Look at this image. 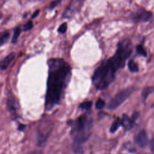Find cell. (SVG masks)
<instances>
[{"instance_id":"11","label":"cell","mask_w":154,"mask_h":154,"mask_svg":"<svg viewBox=\"0 0 154 154\" xmlns=\"http://www.w3.org/2000/svg\"><path fill=\"white\" fill-rule=\"evenodd\" d=\"M7 105L9 109L12 112H15L16 109V102L13 97H10L8 99Z\"/></svg>"},{"instance_id":"8","label":"cell","mask_w":154,"mask_h":154,"mask_svg":"<svg viewBox=\"0 0 154 154\" xmlns=\"http://www.w3.org/2000/svg\"><path fill=\"white\" fill-rule=\"evenodd\" d=\"M138 113L137 112H135L132 117V119H130L127 115H123L122 120H120V125H122L124 129L127 131L131 129L134 125V121L138 117Z\"/></svg>"},{"instance_id":"25","label":"cell","mask_w":154,"mask_h":154,"mask_svg":"<svg viewBox=\"0 0 154 154\" xmlns=\"http://www.w3.org/2000/svg\"><path fill=\"white\" fill-rule=\"evenodd\" d=\"M38 13H39V10H37V11H35L33 13V14L32 15V19H34V18L36 17L37 16V15L38 14Z\"/></svg>"},{"instance_id":"12","label":"cell","mask_w":154,"mask_h":154,"mask_svg":"<svg viewBox=\"0 0 154 154\" xmlns=\"http://www.w3.org/2000/svg\"><path fill=\"white\" fill-rule=\"evenodd\" d=\"M153 91V87H147L144 88L143 90L142 93H141V96L143 101H145L147 97V96L152 93Z\"/></svg>"},{"instance_id":"20","label":"cell","mask_w":154,"mask_h":154,"mask_svg":"<svg viewBox=\"0 0 154 154\" xmlns=\"http://www.w3.org/2000/svg\"><path fill=\"white\" fill-rule=\"evenodd\" d=\"M105 104V103L103 100H102V99H99L96 103V108L98 109H100L104 107Z\"/></svg>"},{"instance_id":"17","label":"cell","mask_w":154,"mask_h":154,"mask_svg":"<svg viewBox=\"0 0 154 154\" xmlns=\"http://www.w3.org/2000/svg\"><path fill=\"white\" fill-rule=\"evenodd\" d=\"M120 126V120L119 119L115 120L110 128V129H109L110 132L114 133L117 130V129Z\"/></svg>"},{"instance_id":"10","label":"cell","mask_w":154,"mask_h":154,"mask_svg":"<svg viewBox=\"0 0 154 154\" xmlns=\"http://www.w3.org/2000/svg\"><path fill=\"white\" fill-rule=\"evenodd\" d=\"M15 55L16 54L14 52H11L2 60H0V69L2 70H6L14 59Z\"/></svg>"},{"instance_id":"9","label":"cell","mask_w":154,"mask_h":154,"mask_svg":"<svg viewBox=\"0 0 154 154\" xmlns=\"http://www.w3.org/2000/svg\"><path fill=\"white\" fill-rule=\"evenodd\" d=\"M136 143L141 148H144L147 145L148 137L146 131L142 130L138 132L136 137Z\"/></svg>"},{"instance_id":"22","label":"cell","mask_w":154,"mask_h":154,"mask_svg":"<svg viewBox=\"0 0 154 154\" xmlns=\"http://www.w3.org/2000/svg\"><path fill=\"white\" fill-rule=\"evenodd\" d=\"M67 28V25L66 23H62L60 27L58 29V32L60 33H64Z\"/></svg>"},{"instance_id":"21","label":"cell","mask_w":154,"mask_h":154,"mask_svg":"<svg viewBox=\"0 0 154 154\" xmlns=\"http://www.w3.org/2000/svg\"><path fill=\"white\" fill-rule=\"evenodd\" d=\"M33 27V23L32 21H28L27 23H26L23 26V31H27L30 29H31Z\"/></svg>"},{"instance_id":"1","label":"cell","mask_w":154,"mask_h":154,"mask_svg":"<svg viewBox=\"0 0 154 154\" xmlns=\"http://www.w3.org/2000/svg\"><path fill=\"white\" fill-rule=\"evenodd\" d=\"M49 70L45 108L51 109L61 100L71 77V67L64 60L52 58L48 62Z\"/></svg>"},{"instance_id":"5","label":"cell","mask_w":154,"mask_h":154,"mask_svg":"<svg viewBox=\"0 0 154 154\" xmlns=\"http://www.w3.org/2000/svg\"><path fill=\"white\" fill-rule=\"evenodd\" d=\"M134 90V89L133 87H129L116 94L114 97L110 100L108 106V109L113 110L119 107L130 96Z\"/></svg>"},{"instance_id":"26","label":"cell","mask_w":154,"mask_h":154,"mask_svg":"<svg viewBox=\"0 0 154 154\" xmlns=\"http://www.w3.org/2000/svg\"><path fill=\"white\" fill-rule=\"evenodd\" d=\"M150 144H151V150L152 151H153V139L151 140Z\"/></svg>"},{"instance_id":"7","label":"cell","mask_w":154,"mask_h":154,"mask_svg":"<svg viewBox=\"0 0 154 154\" xmlns=\"http://www.w3.org/2000/svg\"><path fill=\"white\" fill-rule=\"evenodd\" d=\"M84 1V0H72L68 8L63 14L64 17H69V16H71L73 13H75L81 7Z\"/></svg>"},{"instance_id":"13","label":"cell","mask_w":154,"mask_h":154,"mask_svg":"<svg viewBox=\"0 0 154 154\" xmlns=\"http://www.w3.org/2000/svg\"><path fill=\"white\" fill-rule=\"evenodd\" d=\"M10 34L9 32L7 31H5L0 36V47L1 46L4 45V44H5L8 42V40L10 38Z\"/></svg>"},{"instance_id":"18","label":"cell","mask_w":154,"mask_h":154,"mask_svg":"<svg viewBox=\"0 0 154 154\" xmlns=\"http://www.w3.org/2000/svg\"><path fill=\"white\" fill-rule=\"evenodd\" d=\"M91 105H92V102L91 101H85L80 105L79 107L82 109L89 110V109H90V108L91 107Z\"/></svg>"},{"instance_id":"15","label":"cell","mask_w":154,"mask_h":154,"mask_svg":"<svg viewBox=\"0 0 154 154\" xmlns=\"http://www.w3.org/2000/svg\"><path fill=\"white\" fill-rule=\"evenodd\" d=\"M72 148L73 151L77 154H82L83 153V148L81 144L73 142L72 144Z\"/></svg>"},{"instance_id":"2","label":"cell","mask_w":154,"mask_h":154,"mask_svg":"<svg viewBox=\"0 0 154 154\" xmlns=\"http://www.w3.org/2000/svg\"><path fill=\"white\" fill-rule=\"evenodd\" d=\"M132 51L131 42L129 39L119 42L115 54L108 60L103 61L93 75L92 82L97 89H105L111 84L117 70L124 67Z\"/></svg>"},{"instance_id":"4","label":"cell","mask_w":154,"mask_h":154,"mask_svg":"<svg viewBox=\"0 0 154 154\" xmlns=\"http://www.w3.org/2000/svg\"><path fill=\"white\" fill-rule=\"evenodd\" d=\"M52 129V125L48 120L44 121L39 125L37 131V144L38 146H41L47 140Z\"/></svg>"},{"instance_id":"6","label":"cell","mask_w":154,"mask_h":154,"mask_svg":"<svg viewBox=\"0 0 154 154\" xmlns=\"http://www.w3.org/2000/svg\"><path fill=\"white\" fill-rule=\"evenodd\" d=\"M152 17L150 11H146L143 8H140L131 15L132 19L135 22H147Z\"/></svg>"},{"instance_id":"3","label":"cell","mask_w":154,"mask_h":154,"mask_svg":"<svg viewBox=\"0 0 154 154\" xmlns=\"http://www.w3.org/2000/svg\"><path fill=\"white\" fill-rule=\"evenodd\" d=\"M92 120L87 115L79 117L73 123L72 128V135L74 142L82 144L85 142L90 136Z\"/></svg>"},{"instance_id":"19","label":"cell","mask_w":154,"mask_h":154,"mask_svg":"<svg viewBox=\"0 0 154 154\" xmlns=\"http://www.w3.org/2000/svg\"><path fill=\"white\" fill-rule=\"evenodd\" d=\"M136 49H137V52L138 54L141 55L143 57H146L147 56V52L141 45H138L137 46Z\"/></svg>"},{"instance_id":"16","label":"cell","mask_w":154,"mask_h":154,"mask_svg":"<svg viewBox=\"0 0 154 154\" xmlns=\"http://www.w3.org/2000/svg\"><path fill=\"white\" fill-rule=\"evenodd\" d=\"M21 32V29L19 27L16 28L14 31V33H13V35L12 37V40H11V43L14 44L16 43L20 34Z\"/></svg>"},{"instance_id":"23","label":"cell","mask_w":154,"mask_h":154,"mask_svg":"<svg viewBox=\"0 0 154 154\" xmlns=\"http://www.w3.org/2000/svg\"><path fill=\"white\" fill-rule=\"evenodd\" d=\"M61 2V0H55L51 2L49 5V9L54 8L57 5H58Z\"/></svg>"},{"instance_id":"14","label":"cell","mask_w":154,"mask_h":154,"mask_svg":"<svg viewBox=\"0 0 154 154\" xmlns=\"http://www.w3.org/2000/svg\"><path fill=\"white\" fill-rule=\"evenodd\" d=\"M128 69L131 72H138L139 71V68L137 66V64L132 60H131L128 62Z\"/></svg>"},{"instance_id":"24","label":"cell","mask_w":154,"mask_h":154,"mask_svg":"<svg viewBox=\"0 0 154 154\" xmlns=\"http://www.w3.org/2000/svg\"><path fill=\"white\" fill-rule=\"evenodd\" d=\"M25 154H43V153L41 151L39 150H35V151H32Z\"/></svg>"}]
</instances>
